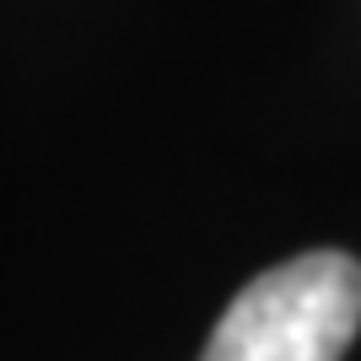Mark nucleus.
Instances as JSON below:
<instances>
[{"label": "nucleus", "mask_w": 361, "mask_h": 361, "mask_svg": "<svg viewBox=\"0 0 361 361\" xmlns=\"http://www.w3.org/2000/svg\"><path fill=\"white\" fill-rule=\"evenodd\" d=\"M361 329V259L313 248L232 297L200 361H340Z\"/></svg>", "instance_id": "nucleus-1"}]
</instances>
